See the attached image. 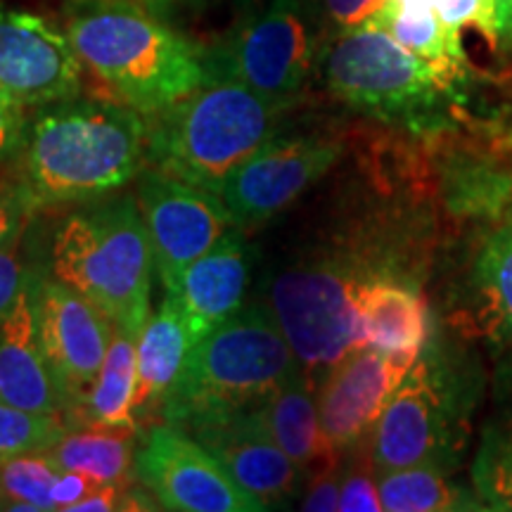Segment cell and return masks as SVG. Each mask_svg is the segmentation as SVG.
Segmentation results:
<instances>
[{"label": "cell", "mask_w": 512, "mask_h": 512, "mask_svg": "<svg viewBox=\"0 0 512 512\" xmlns=\"http://www.w3.org/2000/svg\"><path fill=\"white\" fill-rule=\"evenodd\" d=\"M17 188L31 211L112 195L147 166V119L114 100L41 107L17 155Z\"/></svg>", "instance_id": "6da1fadb"}, {"label": "cell", "mask_w": 512, "mask_h": 512, "mask_svg": "<svg viewBox=\"0 0 512 512\" xmlns=\"http://www.w3.org/2000/svg\"><path fill=\"white\" fill-rule=\"evenodd\" d=\"M64 22L83 69L110 100L145 117L209 79L197 48L138 0H69Z\"/></svg>", "instance_id": "7a4b0ae2"}, {"label": "cell", "mask_w": 512, "mask_h": 512, "mask_svg": "<svg viewBox=\"0 0 512 512\" xmlns=\"http://www.w3.org/2000/svg\"><path fill=\"white\" fill-rule=\"evenodd\" d=\"M290 105L245 83L209 76L197 91L147 119V166L219 195L228 176L275 133Z\"/></svg>", "instance_id": "3957f363"}, {"label": "cell", "mask_w": 512, "mask_h": 512, "mask_svg": "<svg viewBox=\"0 0 512 512\" xmlns=\"http://www.w3.org/2000/svg\"><path fill=\"white\" fill-rule=\"evenodd\" d=\"M152 256L133 195H105L64 216L50 245V273L100 309L112 325L140 332L150 318Z\"/></svg>", "instance_id": "277c9868"}, {"label": "cell", "mask_w": 512, "mask_h": 512, "mask_svg": "<svg viewBox=\"0 0 512 512\" xmlns=\"http://www.w3.org/2000/svg\"><path fill=\"white\" fill-rule=\"evenodd\" d=\"M297 370L302 366L266 304H247L192 344L159 418L183 427L254 408Z\"/></svg>", "instance_id": "5b68a950"}, {"label": "cell", "mask_w": 512, "mask_h": 512, "mask_svg": "<svg viewBox=\"0 0 512 512\" xmlns=\"http://www.w3.org/2000/svg\"><path fill=\"white\" fill-rule=\"evenodd\" d=\"M320 67L332 98L377 124L434 133L456 110L460 88L375 24L330 41Z\"/></svg>", "instance_id": "8992f818"}, {"label": "cell", "mask_w": 512, "mask_h": 512, "mask_svg": "<svg viewBox=\"0 0 512 512\" xmlns=\"http://www.w3.org/2000/svg\"><path fill=\"white\" fill-rule=\"evenodd\" d=\"M479 387L453 349L430 337L368 434L377 475L413 465L451 470L465 448Z\"/></svg>", "instance_id": "52a82bcc"}, {"label": "cell", "mask_w": 512, "mask_h": 512, "mask_svg": "<svg viewBox=\"0 0 512 512\" xmlns=\"http://www.w3.org/2000/svg\"><path fill=\"white\" fill-rule=\"evenodd\" d=\"M361 287L316 256H299L268 275L261 302L316 387L351 351L368 347Z\"/></svg>", "instance_id": "ba28073f"}, {"label": "cell", "mask_w": 512, "mask_h": 512, "mask_svg": "<svg viewBox=\"0 0 512 512\" xmlns=\"http://www.w3.org/2000/svg\"><path fill=\"white\" fill-rule=\"evenodd\" d=\"M320 29L309 0H268L230 36L209 76L235 79L266 98L292 105L320 57Z\"/></svg>", "instance_id": "9c48e42d"}, {"label": "cell", "mask_w": 512, "mask_h": 512, "mask_svg": "<svg viewBox=\"0 0 512 512\" xmlns=\"http://www.w3.org/2000/svg\"><path fill=\"white\" fill-rule=\"evenodd\" d=\"M344 140L332 131H280L240 164L219 190L233 226L256 230L290 209L335 169Z\"/></svg>", "instance_id": "30bf717a"}, {"label": "cell", "mask_w": 512, "mask_h": 512, "mask_svg": "<svg viewBox=\"0 0 512 512\" xmlns=\"http://www.w3.org/2000/svg\"><path fill=\"white\" fill-rule=\"evenodd\" d=\"M136 200L150 235L157 278L164 294H176L185 268L233 228V219L216 192L152 166L136 176Z\"/></svg>", "instance_id": "8fae6325"}, {"label": "cell", "mask_w": 512, "mask_h": 512, "mask_svg": "<svg viewBox=\"0 0 512 512\" xmlns=\"http://www.w3.org/2000/svg\"><path fill=\"white\" fill-rule=\"evenodd\" d=\"M36 328L43 356L64 403V420H79L112 339V320L69 285L34 280Z\"/></svg>", "instance_id": "7c38bea8"}, {"label": "cell", "mask_w": 512, "mask_h": 512, "mask_svg": "<svg viewBox=\"0 0 512 512\" xmlns=\"http://www.w3.org/2000/svg\"><path fill=\"white\" fill-rule=\"evenodd\" d=\"M136 472L159 508L176 512L266 510L181 427H150L136 451Z\"/></svg>", "instance_id": "4fadbf2b"}, {"label": "cell", "mask_w": 512, "mask_h": 512, "mask_svg": "<svg viewBox=\"0 0 512 512\" xmlns=\"http://www.w3.org/2000/svg\"><path fill=\"white\" fill-rule=\"evenodd\" d=\"M83 64L67 31L24 10H0V88L24 107L81 95Z\"/></svg>", "instance_id": "5bb4252c"}, {"label": "cell", "mask_w": 512, "mask_h": 512, "mask_svg": "<svg viewBox=\"0 0 512 512\" xmlns=\"http://www.w3.org/2000/svg\"><path fill=\"white\" fill-rule=\"evenodd\" d=\"M181 430L223 465V470L266 510L287 508L304 486V472L275 444L259 408L192 420Z\"/></svg>", "instance_id": "9a60e30c"}, {"label": "cell", "mask_w": 512, "mask_h": 512, "mask_svg": "<svg viewBox=\"0 0 512 512\" xmlns=\"http://www.w3.org/2000/svg\"><path fill=\"white\" fill-rule=\"evenodd\" d=\"M418 356L361 347L320 380L316 389L320 427L332 453L347 456L368 437Z\"/></svg>", "instance_id": "2e32d148"}, {"label": "cell", "mask_w": 512, "mask_h": 512, "mask_svg": "<svg viewBox=\"0 0 512 512\" xmlns=\"http://www.w3.org/2000/svg\"><path fill=\"white\" fill-rule=\"evenodd\" d=\"M252 266L254 247L245 230L233 226L207 254L185 268L174 297L183 311L190 347L245 306Z\"/></svg>", "instance_id": "e0dca14e"}, {"label": "cell", "mask_w": 512, "mask_h": 512, "mask_svg": "<svg viewBox=\"0 0 512 512\" xmlns=\"http://www.w3.org/2000/svg\"><path fill=\"white\" fill-rule=\"evenodd\" d=\"M34 280L0 320V401L64 418L62 396L38 342Z\"/></svg>", "instance_id": "ac0fdd59"}, {"label": "cell", "mask_w": 512, "mask_h": 512, "mask_svg": "<svg viewBox=\"0 0 512 512\" xmlns=\"http://www.w3.org/2000/svg\"><path fill=\"white\" fill-rule=\"evenodd\" d=\"M316 389L311 377L304 370H297L290 380L280 384L271 396H266L256 406L275 444L302 467L304 479L320 467L344 460V456L330 451L323 437Z\"/></svg>", "instance_id": "d6986e66"}, {"label": "cell", "mask_w": 512, "mask_h": 512, "mask_svg": "<svg viewBox=\"0 0 512 512\" xmlns=\"http://www.w3.org/2000/svg\"><path fill=\"white\" fill-rule=\"evenodd\" d=\"M190 351V337L183 311L174 294H166L138 335V377L133 413L150 418L162 413V406L181 373Z\"/></svg>", "instance_id": "ffe728a7"}, {"label": "cell", "mask_w": 512, "mask_h": 512, "mask_svg": "<svg viewBox=\"0 0 512 512\" xmlns=\"http://www.w3.org/2000/svg\"><path fill=\"white\" fill-rule=\"evenodd\" d=\"M368 347L387 354H420L430 339V309L411 283L377 278L358 294Z\"/></svg>", "instance_id": "44dd1931"}, {"label": "cell", "mask_w": 512, "mask_h": 512, "mask_svg": "<svg viewBox=\"0 0 512 512\" xmlns=\"http://www.w3.org/2000/svg\"><path fill=\"white\" fill-rule=\"evenodd\" d=\"M472 489L484 510L512 512V358L496 370L491 408L472 460Z\"/></svg>", "instance_id": "7402d4cb"}, {"label": "cell", "mask_w": 512, "mask_h": 512, "mask_svg": "<svg viewBox=\"0 0 512 512\" xmlns=\"http://www.w3.org/2000/svg\"><path fill=\"white\" fill-rule=\"evenodd\" d=\"M368 24L389 31L403 48L432 64L453 86H463L470 76V60L463 48V34L446 27L434 8L394 10L382 8Z\"/></svg>", "instance_id": "603a6c76"}, {"label": "cell", "mask_w": 512, "mask_h": 512, "mask_svg": "<svg viewBox=\"0 0 512 512\" xmlns=\"http://www.w3.org/2000/svg\"><path fill=\"white\" fill-rule=\"evenodd\" d=\"M131 427L86 425L67 432L53 448L43 451L60 472H83L98 484H126L136 470V446Z\"/></svg>", "instance_id": "cb8c5ba5"}, {"label": "cell", "mask_w": 512, "mask_h": 512, "mask_svg": "<svg viewBox=\"0 0 512 512\" xmlns=\"http://www.w3.org/2000/svg\"><path fill=\"white\" fill-rule=\"evenodd\" d=\"M138 335L140 332L119 328V325L112 328L110 347L102 361L98 382L83 408V427L107 425L136 430L133 396H136L138 377Z\"/></svg>", "instance_id": "d4e9b609"}, {"label": "cell", "mask_w": 512, "mask_h": 512, "mask_svg": "<svg viewBox=\"0 0 512 512\" xmlns=\"http://www.w3.org/2000/svg\"><path fill=\"white\" fill-rule=\"evenodd\" d=\"M382 510L387 512H446L484 510L477 496H470L448 479L439 465H413L377 475Z\"/></svg>", "instance_id": "484cf974"}, {"label": "cell", "mask_w": 512, "mask_h": 512, "mask_svg": "<svg viewBox=\"0 0 512 512\" xmlns=\"http://www.w3.org/2000/svg\"><path fill=\"white\" fill-rule=\"evenodd\" d=\"M475 283L494 335L512 349V223L489 235L475 264Z\"/></svg>", "instance_id": "4316f807"}, {"label": "cell", "mask_w": 512, "mask_h": 512, "mask_svg": "<svg viewBox=\"0 0 512 512\" xmlns=\"http://www.w3.org/2000/svg\"><path fill=\"white\" fill-rule=\"evenodd\" d=\"M67 427L62 415L31 413L0 401V460L48 451L67 434Z\"/></svg>", "instance_id": "83f0119b"}, {"label": "cell", "mask_w": 512, "mask_h": 512, "mask_svg": "<svg viewBox=\"0 0 512 512\" xmlns=\"http://www.w3.org/2000/svg\"><path fill=\"white\" fill-rule=\"evenodd\" d=\"M60 470L41 453L0 460V491L10 503H31L41 512L55 510L53 489Z\"/></svg>", "instance_id": "f1b7e54d"}, {"label": "cell", "mask_w": 512, "mask_h": 512, "mask_svg": "<svg viewBox=\"0 0 512 512\" xmlns=\"http://www.w3.org/2000/svg\"><path fill=\"white\" fill-rule=\"evenodd\" d=\"M342 486H339V510L342 512H380V484L370 456L368 437L344 456Z\"/></svg>", "instance_id": "f546056e"}, {"label": "cell", "mask_w": 512, "mask_h": 512, "mask_svg": "<svg viewBox=\"0 0 512 512\" xmlns=\"http://www.w3.org/2000/svg\"><path fill=\"white\" fill-rule=\"evenodd\" d=\"M323 36L335 41L337 36L349 34L377 15L384 0H309Z\"/></svg>", "instance_id": "4dcf8cb0"}, {"label": "cell", "mask_w": 512, "mask_h": 512, "mask_svg": "<svg viewBox=\"0 0 512 512\" xmlns=\"http://www.w3.org/2000/svg\"><path fill=\"white\" fill-rule=\"evenodd\" d=\"M434 8L446 27L460 34L465 29H477L491 46L498 48L494 0H434Z\"/></svg>", "instance_id": "1f68e13d"}, {"label": "cell", "mask_w": 512, "mask_h": 512, "mask_svg": "<svg viewBox=\"0 0 512 512\" xmlns=\"http://www.w3.org/2000/svg\"><path fill=\"white\" fill-rule=\"evenodd\" d=\"M22 240L24 233L0 247V320L8 316L24 287L34 280L24 259Z\"/></svg>", "instance_id": "d6a6232c"}, {"label": "cell", "mask_w": 512, "mask_h": 512, "mask_svg": "<svg viewBox=\"0 0 512 512\" xmlns=\"http://www.w3.org/2000/svg\"><path fill=\"white\" fill-rule=\"evenodd\" d=\"M342 463L320 467L304 479V494L299 498V510L332 512L339 510V486H342Z\"/></svg>", "instance_id": "836d02e7"}, {"label": "cell", "mask_w": 512, "mask_h": 512, "mask_svg": "<svg viewBox=\"0 0 512 512\" xmlns=\"http://www.w3.org/2000/svg\"><path fill=\"white\" fill-rule=\"evenodd\" d=\"M27 131V107L0 88V164L17 159Z\"/></svg>", "instance_id": "e575fe53"}, {"label": "cell", "mask_w": 512, "mask_h": 512, "mask_svg": "<svg viewBox=\"0 0 512 512\" xmlns=\"http://www.w3.org/2000/svg\"><path fill=\"white\" fill-rule=\"evenodd\" d=\"M31 214L34 211L24 200L17 183H0V247L8 245L10 240H15L17 235L27 230Z\"/></svg>", "instance_id": "d590c367"}, {"label": "cell", "mask_w": 512, "mask_h": 512, "mask_svg": "<svg viewBox=\"0 0 512 512\" xmlns=\"http://www.w3.org/2000/svg\"><path fill=\"white\" fill-rule=\"evenodd\" d=\"M126 484H98L67 512H112L126 510Z\"/></svg>", "instance_id": "8d00e7d4"}, {"label": "cell", "mask_w": 512, "mask_h": 512, "mask_svg": "<svg viewBox=\"0 0 512 512\" xmlns=\"http://www.w3.org/2000/svg\"><path fill=\"white\" fill-rule=\"evenodd\" d=\"M93 486H98V482L88 475H83V472H74V470L60 472V477H57L55 489H53L55 510H69L74 503H79L81 498L93 489Z\"/></svg>", "instance_id": "74e56055"}, {"label": "cell", "mask_w": 512, "mask_h": 512, "mask_svg": "<svg viewBox=\"0 0 512 512\" xmlns=\"http://www.w3.org/2000/svg\"><path fill=\"white\" fill-rule=\"evenodd\" d=\"M498 48L512 50V0H494Z\"/></svg>", "instance_id": "f35d334b"}, {"label": "cell", "mask_w": 512, "mask_h": 512, "mask_svg": "<svg viewBox=\"0 0 512 512\" xmlns=\"http://www.w3.org/2000/svg\"><path fill=\"white\" fill-rule=\"evenodd\" d=\"M138 3L145 5L147 10L155 12V15L164 17V15H169V12H176V10L185 8V5L195 3V0H138Z\"/></svg>", "instance_id": "ab89813d"}, {"label": "cell", "mask_w": 512, "mask_h": 512, "mask_svg": "<svg viewBox=\"0 0 512 512\" xmlns=\"http://www.w3.org/2000/svg\"><path fill=\"white\" fill-rule=\"evenodd\" d=\"M0 510H8V498L3 496V491H0Z\"/></svg>", "instance_id": "60d3db41"}, {"label": "cell", "mask_w": 512, "mask_h": 512, "mask_svg": "<svg viewBox=\"0 0 512 512\" xmlns=\"http://www.w3.org/2000/svg\"><path fill=\"white\" fill-rule=\"evenodd\" d=\"M508 221H510V223H512V214H510V219H508Z\"/></svg>", "instance_id": "b9f144b4"}]
</instances>
